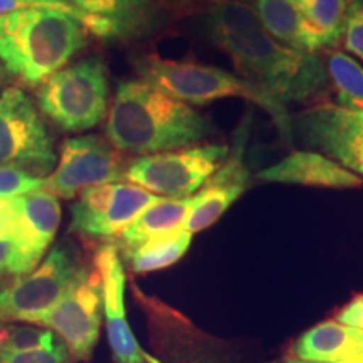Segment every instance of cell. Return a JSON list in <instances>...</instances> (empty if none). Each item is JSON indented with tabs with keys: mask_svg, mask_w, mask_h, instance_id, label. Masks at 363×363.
<instances>
[{
	"mask_svg": "<svg viewBox=\"0 0 363 363\" xmlns=\"http://www.w3.org/2000/svg\"><path fill=\"white\" fill-rule=\"evenodd\" d=\"M38 267L33 257L13 239L0 238V272L12 276H24Z\"/></svg>",
	"mask_w": 363,
	"mask_h": 363,
	"instance_id": "83f0119b",
	"label": "cell"
},
{
	"mask_svg": "<svg viewBox=\"0 0 363 363\" xmlns=\"http://www.w3.org/2000/svg\"><path fill=\"white\" fill-rule=\"evenodd\" d=\"M16 206L21 217V244L39 264L61 224V203L56 195L40 189L16 197Z\"/></svg>",
	"mask_w": 363,
	"mask_h": 363,
	"instance_id": "2e32d148",
	"label": "cell"
},
{
	"mask_svg": "<svg viewBox=\"0 0 363 363\" xmlns=\"http://www.w3.org/2000/svg\"><path fill=\"white\" fill-rule=\"evenodd\" d=\"M136 69L147 83L157 86L172 98L189 104H208L217 99L244 98L259 104L274 120L281 135L291 142V121L284 106H279L247 81L222 67L197 61H175L148 54L136 61Z\"/></svg>",
	"mask_w": 363,
	"mask_h": 363,
	"instance_id": "277c9868",
	"label": "cell"
},
{
	"mask_svg": "<svg viewBox=\"0 0 363 363\" xmlns=\"http://www.w3.org/2000/svg\"><path fill=\"white\" fill-rule=\"evenodd\" d=\"M320 51H333L342 43L348 0H294Z\"/></svg>",
	"mask_w": 363,
	"mask_h": 363,
	"instance_id": "7402d4cb",
	"label": "cell"
},
{
	"mask_svg": "<svg viewBox=\"0 0 363 363\" xmlns=\"http://www.w3.org/2000/svg\"><path fill=\"white\" fill-rule=\"evenodd\" d=\"M192 238L194 235L187 230L177 229L174 233L150 239L140 246L120 251V254H123L131 271L136 274H145L165 269L179 262L187 254Z\"/></svg>",
	"mask_w": 363,
	"mask_h": 363,
	"instance_id": "44dd1931",
	"label": "cell"
},
{
	"mask_svg": "<svg viewBox=\"0 0 363 363\" xmlns=\"http://www.w3.org/2000/svg\"><path fill=\"white\" fill-rule=\"evenodd\" d=\"M342 40L343 48L363 62V0L348 4Z\"/></svg>",
	"mask_w": 363,
	"mask_h": 363,
	"instance_id": "f1b7e54d",
	"label": "cell"
},
{
	"mask_svg": "<svg viewBox=\"0 0 363 363\" xmlns=\"http://www.w3.org/2000/svg\"><path fill=\"white\" fill-rule=\"evenodd\" d=\"M136 301L147 315L155 357L162 363H242L224 342L197 328L187 316L133 284Z\"/></svg>",
	"mask_w": 363,
	"mask_h": 363,
	"instance_id": "52a82bcc",
	"label": "cell"
},
{
	"mask_svg": "<svg viewBox=\"0 0 363 363\" xmlns=\"http://www.w3.org/2000/svg\"><path fill=\"white\" fill-rule=\"evenodd\" d=\"M0 363H71V353L66 345L57 338L51 347L0 357Z\"/></svg>",
	"mask_w": 363,
	"mask_h": 363,
	"instance_id": "f546056e",
	"label": "cell"
},
{
	"mask_svg": "<svg viewBox=\"0 0 363 363\" xmlns=\"http://www.w3.org/2000/svg\"><path fill=\"white\" fill-rule=\"evenodd\" d=\"M45 177L30 174L17 167H2L0 169V199H16L21 195L44 189Z\"/></svg>",
	"mask_w": 363,
	"mask_h": 363,
	"instance_id": "4316f807",
	"label": "cell"
},
{
	"mask_svg": "<svg viewBox=\"0 0 363 363\" xmlns=\"http://www.w3.org/2000/svg\"><path fill=\"white\" fill-rule=\"evenodd\" d=\"M56 340V335L45 328L17 323H0V357L17 355V353L51 347Z\"/></svg>",
	"mask_w": 363,
	"mask_h": 363,
	"instance_id": "d4e9b609",
	"label": "cell"
},
{
	"mask_svg": "<svg viewBox=\"0 0 363 363\" xmlns=\"http://www.w3.org/2000/svg\"><path fill=\"white\" fill-rule=\"evenodd\" d=\"M103 321L101 278L96 267H81L78 278L51 310L33 321L59 335L78 360H89L99 340Z\"/></svg>",
	"mask_w": 363,
	"mask_h": 363,
	"instance_id": "30bf717a",
	"label": "cell"
},
{
	"mask_svg": "<svg viewBox=\"0 0 363 363\" xmlns=\"http://www.w3.org/2000/svg\"><path fill=\"white\" fill-rule=\"evenodd\" d=\"M227 153V147L214 143L152 153L131 162L125 179L155 195L189 199L219 170Z\"/></svg>",
	"mask_w": 363,
	"mask_h": 363,
	"instance_id": "8992f818",
	"label": "cell"
},
{
	"mask_svg": "<svg viewBox=\"0 0 363 363\" xmlns=\"http://www.w3.org/2000/svg\"><path fill=\"white\" fill-rule=\"evenodd\" d=\"M256 177L269 184L321 189H357L363 185L362 177L313 150H296L288 153L279 162L257 172Z\"/></svg>",
	"mask_w": 363,
	"mask_h": 363,
	"instance_id": "9a60e30c",
	"label": "cell"
},
{
	"mask_svg": "<svg viewBox=\"0 0 363 363\" xmlns=\"http://www.w3.org/2000/svg\"><path fill=\"white\" fill-rule=\"evenodd\" d=\"M203 30L230 57L240 79L279 106L315 98L330 84L323 59L272 39L252 6L242 0H208Z\"/></svg>",
	"mask_w": 363,
	"mask_h": 363,
	"instance_id": "6da1fadb",
	"label": "cell"
},
{
	"mask_svg": "<svg viewBox=\"0 0 363 363\" xmlns=\"http://www.w3.org/2000/svg\"><path fill=\"white\" fill-rule=\"evenodd\" d=\"M363 353V331L337 320L318 323L291 347V358L301 362H335Z\"/></svg>",
	"mask_w": 363,
	"mask_h": 363,
	"instance_id": "e0dca14e",
	"label": "cell"
},
{
	"mask_svg": "<svg viewBox=\"0 0 363 363\" xmlns=\"http://www.w3.org/2000/svg\"><path fill=\"white\" fill-rule=\"evenodd\" d=\"M348 2H353V0H348Z\"/></svg>",
	"mask_w": 363,
	"mask_h": 363,
	"instance_id": "d6a6232c",
	"label": "cell"
},
{
	"mask_svg": "<svg viewBox=\"0 0 363 363\" xmlns=\"http://www.w3.org/2000/svg\"><path fill=\"white\" fill-rule=\"evenodd\" d=\"M286 363H363V353L358 357H352V358H345V360H335V362H301V360H294V358H286Z\"/></svg>",
	"mask_w": 363,
	"mask_h": 363,
	"instance_id": "1f68e13d",
	"label": "cell"
},
{
	"mask_svg": "<svg viewBox=\"0 0 363 363\" xmlns=\"http://www.w3.org/2000/svg\"><path fill=\"white\" fill-rule=\"evenodd\" d=\"M192 203L189 199H163L160 197L148 206L131 224L120 234L115 242L120 251L131 249L150 239L160 238L177 229H182L185 217Z\"/></svg>",
	"mask_w": 363,
	"mask_h": 363,
	"instance_id": "ffe728a7",
	"label": "cell"
},
{
	"mask_svg": "<svg viewBox=\"0 0 363 363\" xmlns=\"http://www.w3.org/2000/svg\"><path fill=\"white\" fill-rule=\"evenodd\" d=\"M108 71L98 57L62 67L38 91L40 111L69 133H79L101 123L108 113Z\"/></svg>",
	"mask_w": 363,
	"mask_h": 363,
	"instance_id": "5b68a950",
	"label": "cell"
},
{
	"mask_svg": "<svg viewBox=\"0 0 363 363\" xmlns=\"http://www.w3.org/2000/svg\"><path fill=\"white\" fill-rule=\"evenodd\" d=\"M211 133V121L143 79L118 84L106 120L108 142L118 152L152 155L194 147Z\"/></svg>",
	"mask_w": 363,
	"mask_h": 363,
	"instance_id": "7a4b0ae2",
	"label": "cell"
},
{
	"mask_svg": "<svg viewBox=\"0 0 363 363\" xmlns=\"http://www.w3.org/2000/svg\"><path fill=\"white\" fill-rule=\"evenodd\" d=\"M244 187H224V185H203L201 192L192 195V203L182 229L189 234H197L216 224L225 211L242 195Z\"/></svg>",
	"mask_w": 363,
	"mask_h": 363,
	"instance_id": "cb8c5ba5",
	"label": "cell"
},
{
	"mask_svg": "<svg viewBox=\"0 0 363 363\" xmlns=\"http://www.w3.org/2000/svg\"><path fill=\"white\" fill-rule=\"evenodd\" d=\"M291 142L321 153L363 179V111L318 103L289 118Z\"/></svg>",
	"mask_w": 363,
	"mask_h": 363,
	"instance_id": "ba28073f",
	"label": "cell"
},
{
	"mask_svg": "<svg viewBox=\"0 0 363 363\" xmlns=\"http://www.w3.org/2000/svg\"><path fill=\"white\" fill-rule=\"evenodd\" d=\"M56 165L52 140L38 108L22 89L0 93V169L48 174Z\"/></svg>",
	"mask_w": 363,
	"mask_h": 363,
	"instance_id": "9c48e42d",
	"label": "cell"
},
{
	"mask_svg": "<svg viewBox=\"0 0 363 363\" xmlns=\"http://www.w3.org/2000/svg\"><path fill=\"white\" fill-rule=\"evenodd\" d=\"M89 16L110 26L111 40L142 38L157 26V6L153 0H67Z\"/></svg>",
	"mask_w": 363,
	"mask_h": 363,
	"instance_id": "ac0fdd59",
	"label": "cell"
},
{
	"mask_svg": "<svg viewBox=\"0 0 363 363\" xmlns=\"http://www.w3.org/2000/svg\"><path fill=\"white\" fill-rule=\"evenodd\" d=\"M86 29L69 13L22 9L0 16V62L24 84L39 86L86 45Z\"/></svg>",
	"mask_w": 363,
	"mask_h": 363,
	"instance_id": "3957f363",
	"label": "cell"
},
{
	"mask_svg": "<svg viewBox=\"0 0 363 363\" xmlns=\"http://www.w3.org/2000/svg\"><path fill=\"white\" fill-rule=\"evenodd\" d=\"M337 321L363 331V294H357L337 313Z\"/></svg>",
	"mask_w": 363,
	"mask_h": 363,
	"instance_id": "4dcf8cb0",
	"label": "cell"
},
{
	"mask_svg": "<svg viewBox=\"0 0 363 363\" xmlns=\"http://www.w3.org/2000/svg\"><path fill=\"white\" fill-rule=\"evenodd\" d=\"M158 195L133 184H103L79 194L71 207L69 230L88 239L116 240Z\"/></svg>",
	"mask_w": 363,
	"mask_h": 363,
	"instance_id": "7c38bea8",
	"label": "cell"
},
{
	"mask_svg": "<svg viewBox=\"0 0 363 363\" xmlns=\"http://www.w3.org/2000/svg\"><path fill=\"white\" fill-rule=\"evenodd\" d=\"M81 267L67 249L54 247L35 269L0 291V323H33L65 296Z\"/></svg>",
	"mask_w": 363,
	"mask_h": 363,
	"instance_id": "8fae6325",
	"label": "cell"
},
{
	"mask_svg": "<svg viewBox=\"0 0 363 363\" xmlns=\"http://www.w3.org/2000/svg\"><path fill=\"white\" fill-rule=\"evenodd\" d=\"M94 267L101 278L103 316L113 360L115 363H162L145 350L130 328L125 308L126 276L116 244H104L99 249L94 257Z\"/></svg>",
	"mask_w": 363,
	"mask_h": 363,
	"instance_id": "5bb4252c",
	"label": "cell"
},
{
	"mask_svg": "<svg viewBox=\"0 0 363 363\" xmlns=\"http://www.w3.org/2000/svg\"><path fill=\"white\" fill-rule=\"evenodd\" d=\"M121 152L98 135L66 140L57 167L45 177L44 189L62 199H74L83 190L103 184H116L126 175Z\"/></svg>",
	"mask_w": 363,
	"mask_h": 363,
	"instance_id": "4fadbf2b",
	"label": "cell"
},
{
	"mask_svg": "<svg viewBox=\"0 0 363 363\" xmlns=\"http://www.w3.org/2000/svg\"><path fill=\"white\" fill-rule=\"evenodd\" d=\"M338 106L363 111V66L342 51H326L323 59Z\"/></svg>",
	"mask_w": 363,
	"mask_h": 363,
	"instance_id": "603a6c76",
	"label": "cell"
},
{
	"mask_svg": "<svg viewBox=\"0 0 363 363\" xmlns=\"http://www.w3.org/2000/svg\"><path fill=\"white\" fill-rule=\"evenodd\" d=\"M22 9H52V11L69 13L84 27L86 33L101 39L110 38V27H108L106 22L99 19V17L84 13L67 0H0V16L22 11Z\"/></svg>",
	"mask_w": 363,
	"mask_h": 363,
	"instance_id": "484cf974",
	"label": "cell"
},
{
	"mask_svg": "<svg viewBox=\"0 0 363 363\" xmlns=\"http://www.w3.org/2000/svg\"><path fill=\"white\" fill-rule=\"evenodd\" d=\"M252 9L272 39L299 52H320L294 0H252Z\"/></svg>",
	"mask_w": 363,
	"mask_h": 363,
	"instance_id": "d6986e66",
	"label": "cell"
}]
</instances>
